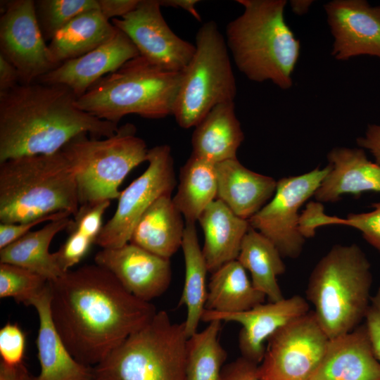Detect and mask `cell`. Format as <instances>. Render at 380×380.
<instances>
[{
	"instance_id": "1",
	"label": "cell",
	"mask_w": 380,
	"mask_h": 380,
	"mask_svg": "<svg viewBox=\"0 0 380 380\" xmlns=\"http://www.w3.org/2000/svg\"><path fill=\"white\" fill-rule=\"evenodd\" d=\"M52 320L80 363L94 367L158 312L106 268L87 265L49 281Z\"/></svg>"
},
{
	"instance_id": "2",
	"label": "cell",
	"mask_w": 380,
	"mask_h": 380,
	"mask_svg": "<svg viewBox=\"0 0 380 380\" xmlns=\"http://www.w3.org/2000/svg\"><path fill=\"white\" fill-rule=\"evenodd\" d=\"M77 97L61 84H20L0 94V163L60 151L73 138L115 134L118 125L80 109Z\"/></svg>"
},
{
	"instance_id": "3",
	"label": "cell",
	"mask_w": 380,
	"mask_h": 380,
	"mask_svg": "<svg viewBox=\"0 0 380 380\" xmlns=\"http://www.w3.org/2000/svg\"><path fill=\"white\" fill-rule=\"evenodd\" d=\"M242 13L226 27L225 41L239 70L282 89L293 84L300 44L286 22V0H237Z\"/></svg>"
},
{
	"instance_id": "4",
	"label": "cell",
	"mask_w": 380,
	"mask_h": 380,
	"mask_svg": "<svg viewBox=\"0 0 380 380\" xmlns=\"http://www.w3.org/2000/svg\"><path fill=\"white\" fill-rule=\"evenodd\" d=\"M80 207L75 172L61 151L0 163V222L21 223Z\"/></svg>"
},
{
	"instance_id": "5",
	"label": "cell",
	"mask_w": 380,
	"mask_h": 380,
	"mask_svg": "<svg viewBox=\"0 0 380 380\" xmlns=\"http://www.w3.org/2000/svg\"><path fill=\"white\" fill-rule=\"evenodd\" d=\"M371 265L356 243L336 244L317 262L308 284L307 299L329 338L357 327L368 310Z\"/></svg>"
},
{
	"instance_id": "6",
	"label": "cell",
	"mask_w": 380,
	"mask_h": 380,
	"mask_svg": "<svg viewBox=\"0 0 380 380\" xmlns=\"http://www.w3.org/2000/svg\"><path fill=\"white\" fill-rule=\"evenodd\" d=\"M182 72L164 70L139 56L96 82L77 106L89 114L118 124L136 114L159 119L172 114Z\"/></svg>"
},
{
	"instance_id": "7",
	"label": "cell",
	"mask_w": 380,
	"mask_h": 380,
	"mask_svg": "<svg viewBox=\"0 0 380 380\" xmlns=\"http://www.w3.org/2000/svg\"><path fill=\"white\" fill-rule=\"evenodd\" d=\"M184 322L174 323L158 311L145 326L129 336L93 367L102 380H186Z\"/></svg>"
},
{
	"instance_id": "8",
	"label": "cell",
	"mask_w": 380,
	"mask_h": 380,
	"mask_svg": "<svg viewBox=\"0 0 380 380\" xmlns=\"http://www.w3.org/2000/svg\"><path fill=\"white\" fill-rule=\"evenodd\" d=\"M135 132V127L127 123L111 137L89 138L82 134L62 148L75 172L80 205L118 199L126 176L147 161L146 144Z\"/></svg>"
},
{
	"instance_id": "9",
	"label": "cell",
	"mask_w": 380,
	"mask_h": 380,
	"mask_svg": "<svg viewBox=\"0 0 380 380\" xmlns=\"http://www.w3.org/2000/svg\"><path fill=\"white\" fill-rule=\"evenodd\" d=\"M196 50L182 71L172 114L184 129L196 127L215 106L234 101L236 82L225 37L213 20L196 34Z\"/></svg>"
},
{
	"instance_id": "10",
	"label": "cell",
	"mask_w": 380,
	"mask_h": 380,
	"mask_svg": "<svg viewBox=\"0 0 380 380\" xmlns=\"http://www.w3.org/2000/svg\"><path fill=\"white\" fill-rule=\"evenodd\" d=\"M329 170L328 164L280 179L272 198L248 220L251 227L268 239L283 258H297L302 253L306 239L300 228L299 210L314 196Z\"/></svg>"
},
{
	"instance_id": "11",
	"label": "cell",
	"mask_w": 380,
	"mask_h": 380,
	"mask_svg": "<svg viewBox=\"0 0 380 380\" xmlns=\"http://www.w3.org/2000/svg\"><path fill=\"white\" fill-rule=\"evenodd\" d=\"M147 162L146 170L121 191L115 213L103 226L95 243L101 248L129 243L144 213L161 196L172 194L176 179L170 147L163 144L148 149Z\"/></svg>"
},
{
	"instance_id": "12",
	"label": "cell",
	"mask_w": 380,
	"mask_h": 380,
	"mask_svg": "<svg viewBox=\"0 0 380 380\" xmlns=\"http://www.w3.org/2000/svg\"><path fill=\"white\" fill-rule=\"evenodd\" d=\"M329 340L313 311L289 322L268 339L258 365L260 380H308L319 365Z\"/></svg>"
},
{
	"instance_id": "13",
	"label": "cell",
	"mask_w": 380,
	"mask_h": 380,
	"mask_svg": "<svg viewBox=\"0 0 380 380\" xmlns=\"http://www.w3.org/2000/svg\"><path fill=\"white\" fill-rule=\"evenodd\" d=\"M1 4L0 54L18 70L20 84L35 82L57 66L39 29L34 1L9 0Z\"/></svg>"
},
{
	"instance_id": "14",
	"label": "cell",
	"mask_w": 380,
	"mask_h": 380,
	"mask_svg": "<svg viewBox=\"0 0 380 380\" xmlns=\"http://www.w3.org/2000/svg\"><path fill=\"white\" fill-rule=\"evenodd\" d=\"M160 8L158 0H139L134 10L111 23L126 34L141 56L164 70L182 72L196 46L170 29Z\"/></svg>"
},
{
	"instance_id": "15",
	"label": "cell",
	"mask_w": 380,
	"mask_h": 380,
	"mask_svg": "<svg viewBox=\"0 0 380 380\" xmlns=\"http://www.w3.org/2000/svg\"><path fill=\"white\" fill-rule=\"evenodd\" d=\"M310 312L308 300L299 295L239 312H218L204 310L201 321L237 322L242 326L239 334L241 356L260 365L268 339L280 328Z\"/></svg>"
},
{
	"instance_id": "16",
	"label": "cell",
	"mask_w": 380,
	"mask_h": 380,
	"mask_svg": "<svg viewBox=\"0 0 380 380\" xmlns=\"http://www.w3.org/2000/svg\"><path fill=\"white\" fill-rule=\"evenodd\" d=\"M324 9L334 37L335 59L362 55L380 58V6L365 0H333Z\"/></svg>"
},
{
	"instance_id": "17",
	"label": "cell",
	"mask_w": 380,
	"mask_h": 380,
	"mask_svg": "<svg viewBox=\"0 0 380 380\" xmlns=\"http://www.w3.org/2000/svg\"><path fill=\"white\" fill-rule=\"evenodd\" d=\"M95 263L110 272L122 286L139 300L150 302L163 295L172 279L170 259L127 243L114 248H102Z\"/></svg>"
},
{
	"instance_id": "18",
	"label": "cell",
	"mask_w": 380,
	"mask_h": 380,
	"mask_svg": "<svg viewBox=\"0 0 380 380\" xmlns=\"http://www.w3.org/2000/svg\"><path fill=\"white\" fill-rule=\"evenodd\" d=\"M139 56L131 39L118 29L106 42L84 55L61 63L35 82L64 85L79 98L100 79Z\"/></svg>"
},
{
	"instance_id": "19",
	"label": "cell",
	"mask_w": 380,
	"mask_h": 380,
	"mask_svg": "<svg viewBox=\"0 0 380 380\" xmlns=\"http://www.w3.org/2000/svg\"><path fill=\"white\" fill-rule=\"evenodd\" d=\"M308 380H380V362L365 324L329 338L319 365Z\"/></svg>"
},
{
	"instance_id": "20",
	"label": "cell",
	"mask_w": 380,
	"mask_h": 380,
	"mask_svg": "<svg viewBox=\"0 0 380 380\" xmlns=\"http://www.w3.org/2000/svg\"><path fill=\"white\" fill-rule=\"evenodd\" d=\"M330 170L314 194L315 201L334 203L346 194L380 193V166L361 148L335 147L327 154Z\"/></svg>"
},
{
	"instance_id": "21",
	"label": "cell",
	"mask_w": 380,
	"mask_h": 380,
	"mask_svg": "<svg viewBox=\"0 0 380 380\" xmlns=\"http://www.w3.org/2000/svg\"><path fill=\"white\" fill-rule=\"evenodd\" d=\"M216 199L223 202L235 215L249 220L272 198L277 181L253 172L237 158L215 165Z\"/></svg>"
},
{
	"instance_id": "22",
	"label": "cell",
	"mask_w": 380,
	"mask_h": 380,
	"mask_svg": "<svg viewBox=\"0 0 380 380\" xmlns=\"http://www.w3.org/2000/svg\"><path fill=\"white\" fill-rule=\"evenodd\" d=\"M49 281L43 293L32 303L37 312V337L40 372L33 380H87L95 377L94 367L77 361L64 343L52 320Z\"/></svg>"
},
{
	"instance_id": "23",
	"label": "cell",
	"mask_w": 380,
	"mask_h": 380,
	"mask_svg": "<svg viewBox=\"0 0 380 380\" xmlns=\"http://www.w3.org/2000/svg\"><path fill=\"white\" fill-rule=\"evenodd\" d=\"M198 221L204 234L202 252L209 272L237 260L242 241L251 227L248 220L237 216L223 202L215 199Z\"/></svg>"
},
{
	"instance_id": "24",
	"label": "cell",
	"mask_w": 380,
	"mask_h": 380,
	"mask_svg": "<svg viewBox=\"0 0 380 380\" xmlns=\"http://www.w3.org/2000/svg\"><path fill=\"white\" fill-rule=\"evenodd\" d=\"M171 194L156 199L141 216L129 243L170 259L182 247L186 223Z\"/></svg>"
},
{
	"instance_id": "25",
	"label": "cell",
	"mask_w": 380,
	"mask_h": 380,
	"mask_svg": "<svg viewBox=\"0 0 380 380\" xmlns=\"http://www.w3.org/2000/svg\"><path fill=\"white\" fill-rule=\"evenodd\" d=\"M243 139L234 101L220 103L195 127L191 138L192 153L216 165L236 158L237 150Z\"/></svg>"
},
{
	"instance_id": "26",
	"label": "cell",
	"mask_w": 380,
	"mask_h": 380,
	"mask_svg": "<svg viewBox=\"0 0 380 380\" xmlns=\"http://www.w3.org/2000/svg\"><path fill=\"white\" fill-rule=\"evenodd\" d=\"M118 30L99 9L82 13L61 29L49 42L50 58L58 67L101 46Z\"/></svg>"
},
{
	"instance_id": "27",
	"label": "cell",
	"mask_w": 380,
	"mask_h": 380,
	"mask_svg": "<svg viewBox=\"0 0 380 380\" xmlns=\"http://www.w3.org/2000/svg\"><path fill=\"white\" fill-rule=\"evenodd\" d=\"M71 218L48 222L42 229L30 231L0 249V263L18 265L32 271L48 281L54 280L63 272L49 246L53 237L67 229Z\"/></svg>"
},
{
	"instance_id": "28",
	"label": "cell",
	"mask_w": 380,
	"mask_h": 380,
	"mask_svg": "<svg viewBox=\"0 0 380 380\" xmlns=\"http://www.w3.org/2000/svg\"><path fill=\"white\" fill-rule=\"evenodd\" d=\"M212 274L205 310L239 312L265 303V295L254 287L237 260L223 265Z\"/></svg>"
},
{
	"instance_id": "29",
	"label": "cell",
	"mask_w": 380,
	"mask_h": 380,
	"mask_svg": "<svg viewBox=\"0 0 380 380\" xmlns=\"http://www.w3.org/2000/svg\"><path fill=\"white\" fill-rule=\"evenodd\" d=\"M282 258L268 239L250 227L242 241L237 260L249 272L254 287L270 302L284 298L277 281V277L286 271Z\"/></svg>"
},
{
	"instance_id": "30",
	"label": "cell",
	"mask_w": 380,
	"mask_h": 380,
	"mask_svg": "<svg viewBox=\"0 0 380 380\" xmlns=\"http://www.w3.org/2000/svg\"><path fill=\"white\" fill-rule=\"evenodd\" d=\"M185 265L184 283L178 303L186 308L184 321L188 338L197 331L205 310L208 267L199 245L195 223L186 222L182 247Z\"/></svg>"
},
{
	"instance_id": "31",
	"label": "cell",
	"mask_w": 380,
	"mask_h": 380,
	"mask_svg": "<svg viewBox=\"0 0 380 380\" xmlns=\"http://www.w3.org/2000/svg\"><path fill=\"white\" fill-rule=\"evenodd\" d=\"M215 165L191 153L182 167L179 184L172 198L186 222L195 223L217 197Z\"/></svg>"
},
{
	"instance_id": "32",
	"label": "cell",
	"mask_w": 380,
	"mask_h": 380,
	"mask_svg": "<svg viewBox=\"0 0 380 380\" xmlns=\"http://www.w3.org/2000/svg\"><path fill=\"white\" fill-rule=\"evenodd\" d=\"M108 200L80 205L67 227L68 236L54 252L63 273L71 270L89 253L103 227V217L110 205Z\"/></svg>"
},
{
	"instance_id": "33",
	"label": "cell",
	"mask_w": 380,
	"mask_h": 380,
	"mask_svg": "<svg viewBox=\"0 0 380 380\" xmlns=\"http://www.w3.org/2000/svg\"><path fill=\"white\" fill-rule=\"evenodd\" d=\"M221 321L213 320L186 342V380H219L227 357L219 341Z\"/></svg>"
},
{
	"instance_id": "34",
	"label": "cell",
	"mask_w": 380,
	"mask_h": 380,
	"mask_svg": "<svg viewBox=\"0 0 380 380\" xmlns=\"http://www.w3.org/2000/svg\"><path fill=\"white\" fill-rule=\"evenodd\" d=\"M369 212L350 213L342 218L324 213L322 203L315 201L306 205L300 218V227L308 239L315 235L316 229L327 225H344L360 231L363 238L380 253V201L372 203Z\"/></svg>"
},
{
	"instance_id": "35",
	"label": "cell",
	"mask_w": 380,
	"mask_h": 380,
	"mask_svg": "<svg viewBox=\"0 0 380 380\" xmlns=\"http://www.w3.org/2000/svg\"><path fill=\"white\" fill-rule=\"evenodd\" d=\"M93 9H99L97 0L34 1L36 18L46 42H50L75 17Z\"/></svg>"
},
{
	"instance_id": "36",
	"label": "cell",
	"mask_w": 380,
	"mask_h": 380,
	"mask_svg": "<svg viewBox=\"0 0 380 380\" xmlns=\"http://www.w3.org/2000/svg\"><path fill=\"white\" fill-rule=\"evenodd\" d=\"M44 277L24 267L0 263V297L12 298L18 303L32 305L48 284Z\"/></svg>"
},
{
	"instance_id": "37",
	"label": "cell",
	"mask_w": 380,
	"mask_h": 380,
	"mask_svg": "<svg viewBox=\"0 0 380 380\" xmlns=\"http://www.w3.org/2000/svg\"><path fill=\"white\" fill-rule=\"evenodd\" d=\"M25 347V334L18 324L8 322L1 329V361L10 365L22 363Z\"/></svg>"
},
{
	"instance_id": "38",
	"label": "cell",
	"mask_w": 380,
	"mask_h": 380,
	"mask_svg": "<svg viewBox=\"0 0 380 380\" xmlns=\"http://www.w3.org/2000/svg\"><path fill=\"white\" fill-rule=\"evenodd\" d=\"M66 212H58L36 220L21 223L0 222V249L6 247L15 240L31 231V229L42 222H48L64 217H70Z\"/></svg>"
},
{
	"instance_id": "39",
	"label": "cell",
	"mask_w": 380,
	"mask_h": 380,
	"mask_svg": "<svg viewBox=\"0 0 380 380\" xmlns=\"http://www.w3.org/2000/svg\"><path fill=\"white\" fill-rule=\"evenodd\" d=\"M365 320L374 353L380 362V288L371 298Z\"/></svg>"
},
{
	"instance_id": "40",
	"label": "cell",
	"mask_w": 380,
	"mask_h": 380,
	"mask_svg": "<svg viewBox=\"0 0 380 380\" xmlns=\"http://www.w3.org/2000/svg\"><path fill=\"white\" fill-rule=\"evenodd\" d=\"M258 365L241 356L224 365L219 380H260Z\"/></svg>"
},
{
	"instance_id": "41",
	"label": "cell",
	"mask_w": 380,
	"mask_h": 380,
	"mask_svg": "<svg viewBox=\"0 0 380 380\" xmlns=\"http://www.w3.org/2000/svg\"><path fill=\"white\" fill-rule=\"evenodd\" d=\"M99 9L108 20L122 18L135 8L139 0H97Z\"/></svg>"
},
{
	"instance_id": "42",
	"label": "cell",
	"mask_w": 380,
	"mask_h": 380,
	"mask_svg": "<svg viewBox=\"0 0 380 380\" xmlns=\"http://www.w3.org/2000/svg\"><path fill=\"white\" fill-rule=\"evenodd\" d=\"M359 148L368 150L380 166V124H370L363 136L356 139Z\"/></svg>"
},
{
	"instance_id": "43",
	"label": "cell",
	"mask_w": 380,
	"mask_h": 380,
	"mask_svg": "<svg viewBox=\"0 0 380 380\" xmlns=\"http://www.w3.org/2000/svg\"><path fill=\"white\" fill-rule=\"evenodd\" d=\"M20 82L18 70L4 56L0 54V94L8 91Z\"/></svg>"
},
{
	"instance_id": "44",
	"label": "cell",
	"mask_w": 380,
	"mask_h": 380,
	"mask_svg": "<svg viewBox=\"0 0 380 380\" xmlns=\"http://www.w3.org/2000/svg\"><path fill=\"white\" fill-rule=\"evenodd\" d=\"M23 362L10 365L0 361V380H33Z\"/></svg>"
},
{
	"instance_id": "45",
	"label": "cell",
	"mask_w": 380,
	"mask_h": 380,
	"mask_svg": "<svg viewBox=\"0 0 380 380\" xmlns=\"http://www.w3.org/2000/svg\"><path fill=\"white\" fill-rule=\"evenodd\" d=\"M198 2L197 0H159L161 6L182 8L189 13L196 20L201 21V17L196 8Z\"/></svg>"
},
{
	"instance_id": "46",
	"label": "cell",
	"mask_w": 380,
	"mask_h": 380,
	"mask_svg": "<svg viewBox=\"0 0 380 380\" xmlns=\"http://www.w3.org/2000/svg\"><path fill=\"white\" fill-rule=\"evenodd\" d=\"M313 2L312 0H292L290 6L296 15H303L308 13Z\"/></svg>"
},
{
	"instance_id": "47",
	"label": "cell",
	"mask_w": 380,
	"mask_h": 380,
	"mask_svg": "<svg viewBox=\"0 0 380 380\" xmlns=\"http://www.w3.org/2000/svg\"><path fill=\"white\" fill-rule=\"evenodd\" d=\"M87 380H102V379L95 376V377H93V378H91L90 379H87Z\"/></svg>"
}]
</instances>
